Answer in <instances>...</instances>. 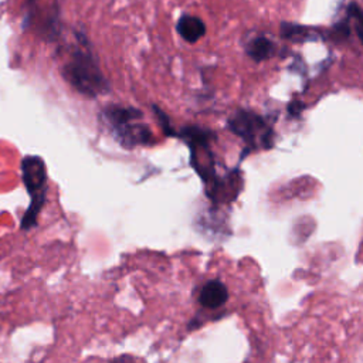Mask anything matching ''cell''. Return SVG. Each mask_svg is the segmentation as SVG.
Here are the masks:
<instances>
[{"instance_id": "6da1fadb", "label": "cell", "mask_w": 363, "mask_h": 363, "mask_svg": "<svg viewBox=\"0 0 363 363\" xmlns=\"http://www.w3.org/2000/svg\"><path fill=\"white\" fill-rule=\"evenodd\" d=\"M64 78L81 94L96 96L108 91V84L102 75L98 62L82 38V45L75 48L62 65Z\"/></svg>"}, {"instance_id": "7a4b0ae2", "label": "cell", "mask_w": 363, "mask_h": 363, "mask_svg": "<svg viewBox=\"0 0 363 363\" xmlns=\"http://www.w3.org/2000/svg\"><path fill=\"white\" fill-rule=\"evenodd\" d=\"M108 126L118 138L121 145L132 147L136 145H147L152 142V132L145 125L140 123L142 112L132 106L109 105L102 112Z\"/></svg>"}, {"instance_id": "3957f363", "label": "cell", "mask_w": 363, "mask_h": 363, "mask_svg": "<svg viewBox=\"0 0 363 363\" xmlns=\"http://www.w3.org/2000/svg\"><path fill=\"white\" fill-rule=\"evenodd\" d=\"M21 174L31 199L30 207L21 220V228L27 230L37 224V214L45 200L47 170L43 159L38 156H26L21 162Z\"/></svg>"}, {"instance_id": "277c9868", "label": "cell", "mask_w": 363, "mask_h": 363, "mask_svg": "<svg viewBox=\"0 0 363 363\" xmlns=\"http://www.w3.org/2000/svg\"><path fill=\"white\" fill-rule=\"evenodd\" d=\"M228 128L238 136H241L247 142H254L259 133L268 138L269 132H262L264 121L261 116L254 112L238 111L228 119Z\"/></svg>"}, {"instance_id": "5b68a950", "label": "cell", "mask_w": 363, "mask_h": 363, "mask_svg": "<svg viewBox=\"0 0 363 363\" xmlns=\"http://www.w3.org/2000/svg\"><path fill=\"white\" fill-rule=\"evenodd\" d=\"M228 299V291L225 285L218 279H211L200 291L199 302L204 308L216 309L223 306Z\"/></svg>"}, {"instance_id": "8992f818", "label": "cell", "mask_w": 363, "mask_h": 363, "mask_svg": "<svg viewBox=\"0 0 363 363\" xmlns=\"http://www.w3.org/2000/svg\"><path fill=\"white\" fill-rule=\"evenodd\" d=\"M176 30L187 43H196L206 34V26L196 16H182L176 24Z\"/></svg>"}, {"instance_id": "52a82bcc", "label": "cell", "mask_w": 363, "mask_h": 363, "mask_svg": "<svg viewBox=\"0 0 363 363\" xmlns=\"http://www.w3.org/2000/svg\"><path fill=\"white\" fill-rule=\"evenodd\" d=\"M272 43L265 37H257L251 40L247 45V54L254 61H264L267 60L272 52Z\"/></svg>"}, {"instance_id": "ba28073f", "label": "cell", "mask_w": 363, "mask_h": 363, "mask_svg": "<svg viewBox=\"0 0 363 363\" xmlns=\"http://www.w3.org/2000/svg\"><path fill=\"white\" fill-rule=\"evenodd\" d=\"M282 35L295 41H302V40H311L313 35L309 33L306 27L302 26H294V24H282Z\"/></svg>"}, {"instance_id": "9c48e42d", "label": "cell", "mask_w": 363, "mask_h": 363, "mask_svg": "<svg viewBox=\"0 0 363 363\" xmlns=\"http://www.w3.org/2000/svg\"><path fill=\"white\" fill-rule=\"evenodd\" d=\"M349 11L356 18V31H357V35H359L360 41L363 43V11L359 10L354 4L349 9Z\"/></svg>"}, {"instance_id": "30bf717a", "label": "cell", "mask_w": 363, "mask_h": 363, "mask_svg": "<svg viewBox=\"0 0 363 363\" xmlns=\"http://www.w3.org/2000/svg\"><path fill=\"white\" fill-rule=\"evenodd\" d=\"M302 108H303L302 104H299L298 101H294V102L289 105V112H291L292 115H298Z\"/></svg>"}]
</instances>
